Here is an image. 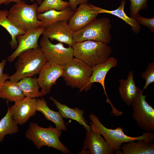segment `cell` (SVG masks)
Here are the masks:
<instances>
[{
	"label": "cell",
	"mask_w": 154,
	"mask_h": 154,
	"mask_svg": "<svg viewBox=\"0 0 154 154\" xmlns=\"http://www.w3.org/2000/svg\"><path fill=\"white\" fill-rule=\"evenodd\" d=\"M130 15L131 17L135 19L141 10L146 9L147 7V0H129Z\"/></svg>",
	"instance_id": "83f0119b"
},
{
	"label": "cell",
	"mask_w": 154,
	"mask_h": 154,
	"mask_svg": "<svg viewBox=\"0 0 154 154\" xmlns=\"http://www.w3.org/2000/svg\"><path fill=\"white\" fill-rule=\"evenodd\" d=\"M25 96L17 82L6 80L0 88V98L15 103Z\"/></svg>",
	"instance_id": "603a6c76"
},
{
	"label": "cell",
	"mask_w": 154,
	"mask_h": 154,
	"mask_svg": "<svg viewBox=\"0 0 154 154\" xmlns=\"http://www.w3.org/2000/svg\"><path fill=\"white\" fill-rule=\"evenodd\" d=\"M138 87L131 105L132 116L138 126L146 132L154 131V109L147 102L146 95Z\"/></svg>",
	"instance_id": "ba28073f"
},
{
	"label": "cell",
	"mask_w": 154,
	"mask_h": 154,
	"mask_svg": "<svg viewBox=\"0 0 154 154\" xmlns=\"http://www.w3.org/2000/svg\"><path fill=\"white\" fill-rule=\"evenodd\" d=\"M69 7L62 11L52 9L37 13L38 19L45 28L51 24L62 21H68L74 13Z\"/></svg>",
	"instance_id": "d6986e66"
},
{
	"label": "cell",
	"mask_w": 154,
	"mask_h": 154,
	"mask_svg": "<svg viewBox=\"0 0 154 154\" xmlns=\"http://www.w3.org/2000/svg\"><path fill=\"white\" fill-rule=\"evenodd\" d=\"M69 7L74 11H76L78 5L88 3V0H69Z\"/></svg>",
	"instance_id": "1f68e13d"
},
{
	"label": "cell",
	"mask_w": 154,
	"mask_h": 154,
	"mask_svg": "<svg viewBox=\"0 0 154 154\" xmlns=\"http://www.w3.org/2000/svg\"><path fill=\"white\" fill-rule=\"evenodd\" d=\"M45 27L42 26L28 31L23 34L16 37L18 45L15 51L7 58L9 62H13L19 55L23 52L31 49L36 48L39 46L38 41L42 35Z\"/></svg>",
	"instance_id": "5bb4252c"
},
{
	"label": "cell",
	"mask_w": 154,
	"mask_h": 154,
	"mask_svg": "<svg viewBox=\"0 0 154 154\" xmlns=\"http://www.w3.org/2000/svg\"><path fill=\"white\" fill-rule=\"evenodd\" d=\"M50 99L53 102L63 117L75 120L83 125L86 131L92 129L83 116L85 113L84 110L78 107L71 108L58 102L52 96L50 97Z\"/></svg>",
	"instance_id": "e0dca14e"
},
{
	"label": "cell",
	"mask_w": 154,
	"mask_h": 154,
	"mask_svg": "<svg viewBox=\"0 0 154 154\" xmlns=\"http://www.w3.org/2000/svg\"><path fill=\"white\" fill-rule=\"evenodd\" d=\"M69 7L68 2L62 0H44L38 6L37 13H42L52 9L62 11Z\"/></svg>",
	"instance_id": "4316f807"
},
{
	"label": "cell",
	"mask_w": 154,
	"mask_h": 154,
	"mask_svg": "<svg viewBox=\"0 0 154 154\" xmlns=\"http://www.w3.org/2000/svg\"><path fill=\"white\" fill-rule=\"evenodd\" d=\"M99 8L88 3L80 5L68 21L70 27L74 32L83 28L96 18Z\"/></svg>",
	"instance_id": "8fae6325"
},
{
	"label": "cell",
	"mask_w": 154,
	"mask_h": 154,
	"mask_svg": "<svg viewBox=\"0 0 154 154\" xmlns=\"http://www.w3.org/2000/svg\"><path fill=\"white\" fill-rule=\"evenodd\" d=\"M126 1V0H122L119 6L115 10H108L100 7V13H106L117 17L129 25L131 27L132 31L135 33L137 34L141 30V26L135 19L128 17L125 12L124 7Z\"/></svg>",
	"instance_id": "d4e9b609"
},
{
	"label": "cell",
	"mask_w": 154,
	"mask_h": 154,
	"mask_svg": "<svg viewBox=\"0 0 154 154\" xmlns=\"http://www.w3.org/2000/svg\"><path fill=\"white\" fill-rule=\"evenodd\" d=\"M82 149L78 154H112L114 150L107 143L99 132L86 131Z\"/></svg>",
	"instance_id": "4fadbf2b"
},
{
	"label": "cell",
	"mask_w": 154,
	"mask_h": 154,
	"mask_svg": "<svg viewBox=\"0 0 154 154\" xmlns=\"http://www.w3.org/2000/svg\"><path fill=\"white\" fill-rule=\"evenodd\" d=\"M123 144L120 149L123 154H153L154 144L140 139Z\"/></svg>",
	"instance_id": "44dd1931"
},
{
	"label": "cell",
	"mask_w": 154,
	"mask_h": 154,
	"mask_svg": "<svg viewBox=\"0 0 154 154\" xmlns=\"http://www.w3.org/2000/svg\"><path fill=\"white\" fill-rule=\"evenodd\" d=\"M89 117L91 121L90 124L91 129L102 135L114 151L119 150L122 145L125 143L140 139L152 143L154 140V134L152 131L144 132L142 135L137 137H131L125 134L121 127H118L115 129L106 127L93 113L90 114Z\"/></svg>",
	"instance_id": "6da1fadb"
},
{
	"label": "cell",
	"mask_w": 154,
	"mask_h": 154,
	"mask_svg": "<svg viewBox=\"0 0 154 154\" xmlns=\"http://www.w3.org/2000/svg\"><path fill=\"white\" fill-rule=\"evenodd\" d=\"M62 131L52 127H42L36 123L31 122L25 136L33 143L38 149L46 146L57 149L64 154H68L70 153V150L61 143L59 139Z\"/></svg>",
	"instance_id": "3957f363"
},
{
	"label": "cell",
	"mask_w": 154,
	"mask_h": 154,
	"mask_svg": "<svg viewBox=\"0 0 154 154\" xmlns=\"http://www.w3.org/2000/svg\"><path fill=\"white\" fill-rule=\"evenodd\" d=\"M39 45L48 61L63 66L74 57L72 47H65L60 42L53 44L45 37L42 36Z\"/></svg>",
	"instance_id": "9c48e42d"
},
{
	"label": "cell",
	"mask_w": 154,
	"mask_h": 154,
	"mask_svg": "<svg viewBox=\"0 0 154 154\" xmlns=\"http://www.w3.org/2000/svg\"><path fill=\"white\" fill-rule=\"evenodd\" d=\"M17 84L25 97L35 98L42 96L39 91L40 87L36 77H24L17 82Z\"/></svg>",
	"instance_id": "cb8c5ba5"
},
{
	"label": "cell",
	"mask_w": 154,
	"mask_h": 154,
	"mask_svg": "<svg viewBox=\"0 0 154 154\" xmlns=\"http://www.w3.org/2000/svg\"><path fill=\"white\" fill-rule=\"evenodd\" d=\"M117 63V60L116 58L113 56H110L105 62L92 67V74L88 83V85L91 87L94 83H100L106 96V102L109 104L111 102L106 92L105 85V79L109 71L111 68L116 67Z\"/></svg>",
	"instance_id": "2e32d148"
},
{
	"label": "cell",
	"mask_w": 154,
	"mask_h": 154,
	"mask_svg": "<svg viewBox=\"0 0 154 154\" xmlns=\"http://www.w3.org/2000/svg\"><path fill=\"white\" fill-rule=\"evenodd\" d=\"M27 1H29L31 2L35 1L38 5H40L42 3L43 0H26Z\"/></svg>",
	"instance_id": "836d02e7"
},
{
	"label": "cell",
	"mask_w": 154,
	"mask_h": 154,
	"mask_svg": "<svg viewBox=\"0 0 154 154\" xmlns=\"http://www.w3.org/2000/svg\"><path fill=\"white\" fill-rule=\"evenodd\" d=\"M112 27L109 18H96L83 28L74 32V41L76 42L89 40L108 44L112 40Z\"/></svg>",
	"instance_id": "52a82bcc"
},
{
	"label": "cell",
	"mask_w": 154,
	"mask_h": 154,
	"mask_svg": "<svg viewBox=\"0 0 154 154\" xmlns=\"http://www.w3.org/2000/svg\"><path fill=\"white\" fill-rule=\"evenodd\" d=\"M38 6L36 2L29 5L22 0L13 5L8 11L7 18L25 32L42 27V23L37 18Z\"/></svg>",
	"instance_id": "5b68a950"
},
{
	"label": "cell",
	"mask_w": 154,
	"mask_h": 154,
	"mask_svg": "<svg viewBox=\"0 0 154 154\" xmlns=\"http://www.w3.org/2000/svg\"><path fill=\"white\" fill-rule=\"evenodd\" d=\"M63 66L48 61L39 72L38 82L42 96L50 93L57 79L62 77Z\"/></svg>",
	"instance_id": "30bf717a"
},
{
	"label": "cell",
	"mask_w": 154,
	"mask_h": 154,
	"mask_svg": "<svg viewBox=\"0 0 154 154\" xmlns=\"http://www.w3.org/2000/svg\"><path fill=\"white\" fill-rule=\"evenodd\" d=\"M6 62V60L4 59L0 63V88L6 80L8 79L9 77L8 74L4 73L3 72Z\"/></svg>",
	"instance_id": "4dcf8cb0"
},
{
	"label": "cell",
	"mask_w": 154,
	"mask_h": 154,
	"mask_svg": "<svg viewBox=\"0 0 154 154\" xmlns=\"http://www.w3.org/2000/svg\"><path fill=\"white\" fill-rule=\"evenodd\" d=\"M22 0H0V5L3 4L8 5L12 2L17 3Z\"/></svg>",
	"instance_id": "d6a6232c"
},
{
	"label": "cell",
	"mask_w": 154,
	"mask_h": 154,
	"mask_svg": "<svg viewBox=\"0 0 154 154\" xmlns=\"http://www.w3.org/2000/svg\"><path fill=\"white\" fill-rule=\"evenodd\" d=\"M72 47L74 56L92 67L107 60L112 51L108 44L89 40L75 42Z\"/></svg>",
	"instance_id": "277c9868"
},
{
	"label": "cell",
	"mask_w": 154,
	"mask_h": 154,
	"mask_svg": "<svg viewBox=\"0 0 154 154\" xmlns=\"http://www.w3.org/2000/svg\"><path fill=\"white\" fill-rule=\"evenodd\" d=\"M142 78L145 80V83L142 89L147 88L149 84L154 82V63H149L145 71L141 74Z\"/></svg>",
	"instance_id": "f1b7e54d"
},
{
	"label": "cell",
	"mask_w": 154,
	"mask_h": 154,
	"mask_svg": "<svg viewBox=\"0 0 154 154\" xmlns=\"http://www.w3.org/2000/svg\"><path fill=\"white\" fill-rule=\"evenodd\" d=\"M63 66L62 76L66 84L72 88L87 91L91 86L88 84L92 74V67L81 60L73 57Z\"/></svg>",
	"instance_id": "8992f818"
},
{
	"label": "cell",
	"mask_w": 154,
	"mask_h": 154,
	"mask_svg": "<svg viewBox=\"0 0 154 154\" xmlns=\"http://www.w3.org/2000/svg\"><path fill=\"white\" fill-rule=\"evenodd\" d=\"M8 11L0 9V26L5 29L11 35V40L10 44L11 48L16 49L18 45L17 36L24 34L26 32L19 28L7 18Z\"/></svg>",
	"instance_id": "7402d4cb"
},
{
	"label": "cell",
	"mask_w": 154,
	"mask_h": 154,
	"mask_svg": "<svg viewBox=\"0 0 154 154\" xmlns=\"http://www.w3.org/2000/svg\"><path fill=\"white\" fill-rule=\"evenodd\" d=\"M135 19L139 25L145 26L152 33L154 32V17L145 18L141 16L139 14L135 17Z\"/></svg>",
	"instance_id": "f546056e"
},
{
	"label": "cell",
	"mask_w": 154,
	"mask_h": 154,
	"mask_svg": "<svg viewBox=\"0 0 154 154\" xmlns=\"http://www.w3.org/2000/svg\"><path fill=\"white\" fill-rule=\"evenodd\" d=\"M8 105V110L5 116L0 121V142L5 136L17 133L19 131L18 124L13 118L11 111Z\"/></svg>",
	"instance_id": "484cf974"
},
{
	"label": "cell",
	"mask_w": 154,
	"mask_h": 154,
	"mask_svg": "<svg viewBox=\"0 0 154 154\" xmlns=\"http://www.w3.org/2000/svg\"><path fill=\"white\" fill-rule=\"evenodd\" d=\"M36 110L42 113L47 120L53 122L56 128L64 131L67 130L63 117L60 113L50 109L44 98L37 99Z\"/></svg>",
	"instance_id": "ffe728a7"
},
{
	"label": "cell",
	"mask_w": 154,
	"mask_h": 154,
	"mask_svg": "<svg viewBox=\"0 0 154 154\" xmlns=\"http://www.w3.org/2000/svg\"><path fill=\"white\" fill-rule=\"evenodd\" d=\"M67 21H60L49 25L45 28L42 34V36L51 40H55L72 47L75 43L73 38L74 31Z\"/></svg>",
	"instance_id": "7c38bea8"
},
{
	"label": "cell",
	"mask_w": 154,
	"mask_h": 154,
	"mask_svg": "<svg viewBox=\"0 0 154 154\" xmlns=\"http://www.w3.org/2000/svg\"><path fill=\"white\" fill-rule=\"evenodd\" d=\"M9 108L14 119L18 124H25L36 113L37 99L25 97Z\"/></svg>",
	"instance_id": "9a60e30c"
},
{
	"label": "cell",
	"mask_w": 154,
	"mask_h": 154,
	"mask_svg": "<svg viewBox=\"0 0 154 154\" xmlns=\"http://www.w3.org/2000/svg\"><path fill=\"white\" fill-rule=\"evenodd\" d=\"M15 72L8 79L17 82L22 78L33 76L39 73L48 60L40 46L25 51L17 56Z\"/></svg>",
	"instance_id": "7a4b0ae2"
},
{
	"label": "cell",
	"mask_w": 154,
	"mask_h": 154,
	"mask_svg": "<svg viewBox=\"0 0 154 154\" xmlns=\"http://www.w3.org/2000/svg\"><path fill=\"white\" fill-rule=\"evenodd\" d=\"M133 78V72L131 71L128 72L126 79L119 80L118 90L120 97L126 105L129 106H131L138 88L136 85Z\"/></svg>",
	"instance_id": "ac0fdd59"
}]
</instances>
